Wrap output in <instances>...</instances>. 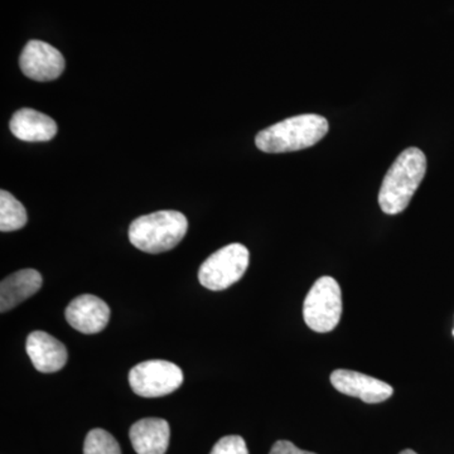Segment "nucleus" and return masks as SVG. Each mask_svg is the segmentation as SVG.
I'll use <instances>...</instances> for the list:
<instances>
[{"instance_id": "f257e3e1", "label": "nucleus", "mask_w": 454, "mask_h": 454, "mask_svg": "<svg viewBox=\"0 0 454 454\" xmlns=\"http://www.w3.org/2000/svg\"><path fill=\"white\" fill-rule=\"evenodd\" d=\"M427 172V158L420 149L408 148L387 170L379 192V205L387 215L405 210L422 184Z\"/></svg>"}, {"instance_id": "f03ea898", "label": "nucleus", "mask_w": 454, "mask_h": 454, "mask_svg": "<svg viewBox=\"0 0 454 454\" xmlns=\"http://www.w3.org/2000/svg\"><path fill=\"white\" fill-rule=\"evenodd\" d=\"M330 125L324 116L303 114L260 131L255 145L264 153H288L309 148L324 139Z\"/></svg>"}, {"instance_id": "7ed1b4c3", "label": "nucleus", "mask_w": 454, "mask_h": 454, "mask_svg": "<svg viewBox=\"0 0 454 454\" xmlns=\"http://www.w3.org/2000/svg\"><path fill=\"white\" fill-rule=\"evenodd\" d=\"M187 230L188 221L182 212L157 211L131 223L129 240L142 252L160 254L177 247Z\"/></svg>"}, {"instance_id": "20e7f679", "label": "nucleus", "mask_w": 454, "mask_h": 454, "mask_svg": "<svg viewBox=\"0 0 454 454\" xmlns=\"http://www.w3.org/2000/svg\"><path fill=\"white\" fill-rule=\"evenodd\" d=\"M342 316V293L333 277H322L307 294L303 318L310 330L318 333L333 331Z\"/></svg>"}, {"instance_id": "39448f33", "label": "nucleus", "mask_w": 454, "mask_h": 454, "mask_svg": "<svg viewBox=\"0 0 454 454\" xmlns=\"http://www.w3.org/2000/svg\"><path fill=\"white\" fill-rule=\"evenodd\" d=\"M250 253L243 244H230L212 254L199 270L200 283L219 292L234 286L249 268Z\"/></svg>"}, {"instance_id": "423d86ee", "label": "nucleus", "mask_w": 454, "mask_h": 454, "mask_svg": "<svg viewBox=\"0 0 454 454\" xmlns=\"http://www.w3.org/2000/svg\"><path fill=\"white\" fill-rule=\"evenodd\" d=\"M184 382V372L176 364L149 360L134 366L129 372L131 390L143 397L169 395Z\"/></svg>"}, {"instance_id": "0eeeda50", "label": "nucleus", "mask_w": 454, "mask_h": 454, "mask_svg": "<svg viewBox=\"0 0 454 454\" xmlns=\"http://www.w3.org/2000/svg\"><path fill=\"white\" fill-rule=\"evenodd\" d=\"M22 73L35 82H52L65 70L62 53L46 42L33 40L26 44L20 57Z\"/></svg>"}, {"instance_id": "6e6552de", "label": "nucleus", "mask_w": 454, "mask_h": 454, "mask_svg": "<svg viewBox=\"0 0 454 454\" xmlns=\"http://www.w3.org/2000/svg\"><path fill=\"white\" fill-rule=\"evenodd\" d=\"M331 384L343 395L357 397L367 404H378L393 396L394 389L387 382L352 370H334Z\"/></svg>"}, {"instance_id": "1a4fd4ad", "label": "nucleus", "mask_w": 454, "mask_h": 454, "mask_svg": "<svg viewBox=\"0 0 454 454\" xmlns=\"http://www.w3.org/2000/svg\"><path fill=\"white\" fill-rule=\"evenodd\" d=\"M65 317L68 325L79 333L95 334L109 324L110 309L97 295L82 294L68 304Z\"/></svg>"}, {"instance_id": "9d476101", "label": "nucleus", "mask_w": 454, "mask_h": 454, "mask_svg": "<svg viewBox=\"0 0 454 454\" xmlns=\"http://www.w3.org/2000/svg\"><path fill=\"white\" fill-rule=\"evenodd\" d=\"M26 349L33 366L40 372H59L67 363V349L64 343L43 331L29 333Z\"/></svg>"}, {"instance_id": "9b49d317", "label": "nucleus", "mask_w": 454, "mask_h": 454, "mask_svg": "<svg viewBox=\"0 0 454 454\" xmlns=\"http://www.w3.org/2000/svg\"><path fill=\"white\" fill-rule=\"evenodd\" d=\"M169 437V424L160 418L138 420L129 430L131 446L137 454H166Z\"/></svg>"}, {"instance_id": "f8f14e48", "label": "nucleus", "mask_w": 454, "mask_h": 454, "mask_svg": "<svg viewBox=\"0 0 454 454\" xmlns=\"http://www.w3.org/2000/svg\"><path fill=\"white\" fill-rule=\"evenodd\" d=\"M9 128L16 138L25 142H49L57 134V124L52 118L28 107L13 114Z\"/></svg>"}, {"instance_id": "ddd939ff", "label": "nucleus", "mask_w": 454, "mask_h": 454, "mask_svg": "<svg viewBox=\"0 0 454 454\" xmlns=\"http://www.w3.org/2000/svg\"><path fill=\"white\" fill-rule=\"evenodd\" d=\"M42 276L35 269H23L2 280L0 284V312L5 313L20 306L40 291Z\"/></svg>"}, {"instance_id": "4468645a", "label": "nucleus", "mask_w": 454, "mask_h": 454, "mask_svg": "<svg viewBox=\"0 0 454 454\" xmlns=\"http://www.w3.org/2000/svg\"><path fill=\"white\" fill-rule=\"evenodd\" d=\"M28 216L25 206L8 191L0 192V231H17L27 225Z\"/></svg>"}, {"instance_id": "2eb2a0df", "label": "nucleus", "mask_w": 454, "mask_h": 454, "mask_svg": "<svg viewBox=\"0 0 454 454\" xmlns=\"http://www.w3.org/2000/svg\"><path fill=\"white\" fill-rule=\"evenodd\" d=\"M83 454H121L116 439L106 430H90L83 443Z\"/></svg>"}, {"instance_id": "dca6fc26", "label": "nucleus", "mask_w": 454, "mask_h": 454, "mask_svg": "<svg viewBox=\"0 0 454 454\" xmlns=\"http://www.w3.org/2000/svg\"><path fill=\"white\" fill-rule=\"evenodd\" d=\"M210 454H249V450L240 435H226L215 444Z\"/></svg>"}, {"instance_id": "f3484780", "label": "nucleus", "mask_w": 454, "mask_h": 454, "mask_svg": "<svg viewBox=\"0 0 454 454\" xmlns=\"http://www.w3.org/2000/svg\"><path fill=\"white\" fill-rule=\"evenodd\" d=\"M269 454H316L313 452H309V450H300V448L295 447L292 442L289 441H278L274 443V446L271 447L270 453Z\"/></svg>"}, {"instance_id": "a211bd4d", "label": "nucleus", "mask_w": 454, "mask_h": 454, "mask_svg": "<svg viewBox=\"0 0 454 454\" xmlns=\"http://www.w3.org/2000/svg\"><path fill=\"white\" fill-rule=\"evenodd\" d=\"M399 454H418V453L414 452L413 450H403V452H400Z\"/></svg>"}, {"instance_id": "6ab92c4d", "label": "nucleus", "mask_w": 454, "mask_h": 454, "mask_svg": "<svg viewBox=\"0 0 454 454\" xmlns=\"http://www.w3.org/2000/svg\"><path fill=\"white\" fill-rule=\"evenodd\" d=\"M453 334H454V330H453Z\"/></svg>"}]
</instances>
